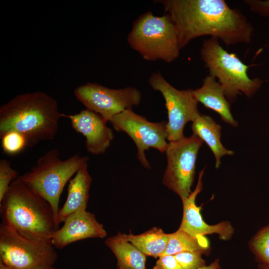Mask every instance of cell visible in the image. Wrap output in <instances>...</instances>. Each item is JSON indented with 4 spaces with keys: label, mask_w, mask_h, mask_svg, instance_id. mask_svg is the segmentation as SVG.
I'll return each instance as SVG.
<instances>
[{
    "label": "cell",
    "mask_w": 269,
    "mask_h": 269,
    "mask_svg": "<svg viewBox=\"0 0 269 269\" xmlns=\"http://www.w3.org/2000/svg\"><path fill=\"white\" fill-rule=\"evenodd\" d=\"M74 94L87 109L100 115L107 122L122 112L137 106L141 99V92L133 87L110 89L89 82L77 87Z\"/></svg>",
    "instance_id": "cell-11"
},
{
    "label": "cell",
    "mask_w": 269,
    "mask_h": 269,
    "mask_svg": "<svg viewBox=\"0 0 269 269\" xmlns=\"http://www.w3.org/2000/svg\"><path fill=\"white\" fill-rule=\"evenodd\" d=\"M205 168L199 174L197 185L194 191L182 201L183 215L179 230H182L191 236L200 238L205 235L216 234L222 240H230L234 233V229L228 221H223L215 225L206 223L200 213V208L196 204L197 195L203 189L202 178Z\"/></svg>",
    "instance_id": "cell-12"
},
{
    "label": "cell",
    "mask_w": 269,
    "mask_h": 269,
    "mask_svg": "<svg viewBox=\"0 0 269 269\" xmlns=\"http://www.w3.org/2000/svg\"><path fill=\"white\" fill-rule=\"evenodd\" d=\"M0 269H12L5 266L1 262H0Z\"/></svg>",
    "instance_id": "cell-29"
},
{
    "label": "cell",
    "mask_w": 269,
    "mask_h": 269,
    "mask_svg": "<svg viewBox=\"0 0 269 269\" xmlns=\"http://www.w3.org/2000/svg\"><path fill=\"white\" fill-rule=\"evenodd\" d=\"M148 82L154 90L161 93L165 100L168 114L167 140L172 141L183 137V130L186 124L189 122H192L200 114L193 89H176L159 71L152 73Z\"/></svg>",
    "instance_id": "cell-9"
},
{
    "label": "cell",
    "mask_w": 269,
    "mask_h": 269,
    "mask_svg": "<svg viewBox=\"0 0 269 269\" xmlns=\"http://www.w3.org/2000/svg\"><path fill=\"white\" fill-rule=\"evenodd\" d=\"M110 122L115 131L126 133L133 140L137 148V158L143 167L151 168L145 150L152 147L165 152L168 144L166 122H151L132 109H127L115 116Z\"/></svg>",
    "instance_id": "cell-10"
},
{
    "label": "cell",
    "mask_w": 269,
    "mask_h": 269,
    "mask_svg": "<svg viewBox=\"0 0 269 269\" xmlns=\"http://www.w3.org/2000/svg\"><path fill=\"white\" fill-rule=\"evenodd\" d=\"M73 129L85 137L87 151L94 155L104 153L114 139L112 129L99 114L86 109L74 115H66Z\"/></svg>",
    "instance_id": "cell-13"
},
{
    "label": "cell",
    "mask_w": 269,
    "mask_h": 269,
    "mask_svg": "<svg viewBox=\"0 0 269 269\" xmlns=\"http://www.w3.org/2000/svg\"><path fill=\"white\" fill-rule=\"evenodd\" d=\"M250 244L251 250L259 264L269 266V224L255 234Z\"/></svg>",
    "instance_id": "cell-21"
},
{
    "label": "cell",
    "mask_w": 269,
    "mask_h": 269,
    "mask_svg": "<svg viewBox=\"0 0 269 269\" xmlns=\"http://www.w3.org/2000/svg\"><path fill=\"white\" fill-rule=\"evenodd\" d=\"M92 178L88 170V163L83 165L69 181L66 200L59 209L57 222H63L70 214L80 209H86Z\"/></svg>",
    "instance_id": "cell-16"
},
{
    "label": "cell",
    "mask_w": 269,
    "mask_h": 269,
    "mask_svg": "<svg viewBox=\"0 0 269 269\" xmlns=\"http://www.w3.org/2000/svg\"><path fill=\"white\" fill-rule=\"evenodd\" d=\"M89 160L88 156L78 153L62 159L59 151L52 149L40 157L30 170L18 176L29 188L50 204L57 227L59 203L63 189L71 177Z\"/></svg>",
    "instance_id": "cell-4"
},
{
    "label": "cell",
    "mask_w": 269,
    "mask_h": 269,
    "mask_svg": "<svg viewBox=\"0 0 269 269\" xmlns=\"http://www.w3.org/2000/svg\"><path fill=\"white\" fill-rule=\"evenodd\" d=\"M0 211L2 222L29 239L51 242L58 229L50 204L18 177L0 201Z\"/></svg>",
    "instance_id": "cell-3"
},
{
    "label": "cell",
    "mask_w": 269,
    "mask_h": 269,
    "mask_svg": "<svg viewBox=\"0 0 269 269\" xmlns=\"http://www.w3.org/2000/svg\"><path fill=\"white\" fill-rule=\"evenodd\" d=\"M18 176V172L12 168L8 160L4 159L0 160V201L7 191L11 183Z\"/></svg>",
    "instance_id": "cell-23"
},
{
    "label": "cell",
    "mask_w": 269,
    "mask_h": 269,
    "mask_svg": "<svg viewBox=\"0 0 269 269\" xmlns=\"http://www.w3.org/2000/svg\"><path fill=\"white\" fill-rule=\"evenodd\" d=\"M105 244L115 255L121 269H146V256L118 234L108 238Z\"/></svg>",
    "instance_id": "cell-18"
},
{
    "label": "cell",
    "mask_w": 269,
    "mask_h": 269,
    "mask_svg": "<svg viewBox=\"0 0 269 269\" xmlns=\"http://www.w3.org/2000/svg\"><path fill=\"white\" fill-rule=\"evenodd\" d=\"M198 269H221L220 260L219 259H217L209 265L207 266L205 265Z\"/></svg>",
    "instance_id": "cell-27"
},
{
    "label": "cell",
    "mask_w": 269,
    "mask_h": 269,
    "mask_svg": "<svg viewBox=\"0 0 269 269\" xmlns=\"http://www.w3.org/2000/svg\"><path fill=\"white\" fill-rule=\"evenodd\" d=\"M51 242L26 238L6 223L0 225V262L12 269H46L58 258Z\"/></svg>",
    "instance_id": "cell-7"
},
{
    "label": "cell",
    "mask_w": 269,
    "mask_h": 269,
    "mask_svg": "<svg viewBox=\"0 0 269 269\" xmlns=\"http://www.w3.org/2000/svg\"><path fill=\"white\" fill-rule=\"evenodd\" d=\"M0 137L3 152L9 155L17 154L27 146L25 138L15 132H8Z\"/></svg>",
    "instance_id": "cell-22"
},
{
    "label": "cell",
    "mask_w": 269,
    "mask_h": 269,
    "mask_svg": "<svg viewBox=\"0 0 269 269\" xmlns=\"http://www.w3.org/2000/svg\"><path fill=\"white\" fill-rule=\"evenodd\" d=\"M259 267L260 269H269V266L263 264H259Z\"/></svg>",
    "instance_id": "cell-28"
},
{
    "label": "cell",
    "mask_w": 269,
    "mask_h": 269,
    "mask_svg": "<svg viewBox=\"0 0 269 269\" xmlns=\"http://www.w3.org/2000/svg\"><path fill=\"white\" fill-rule=\"evenodd\" d=\"M200 55L209 75L218 79L229 102H235L242 94L252 97L264 82L259 77L251 79L248 74L249 66L235 54L225 50L215 37L203 41Z\"/></svg>",
    "instance_id": "cell-6"
},
{
    "label": "cell",
    "mask_w": 269,
    "mask_h": 269,
    "mask_svg": "<svg viewBox=\"0 0 269 269\" xmlns=\"http://www.w3.org/2000/svg\"><path fill=\"white\" fill-rule=\"evenodd\" d=\"M118 234L133 244L146 256L155 258L163 254L168 241V234H166L158 227H153L139 235L121 233H118Z\"/></svg>",
    "instance_id": "cell-19"
},
{
    "label": "cell",
    "mask_w": 269,
    "mask_h": 269,
    "mask_svg": "<svg viewBox=\"0 0 269 269\" xmlns=\"http://www.w3.org/2000/svg\"><path fill=\"white\" fill-rule=\"evenodd\" d=\"M61 228L56 230L51 243L58 249H62L78 241L88 238L103 239L107 232L94 214L80 209L68 216Z\"/></svg>",
    "instance_id": "cell-14"
},
{
    "label": "cell",
    "mask_w": 269,
    "mask_h": 269,
    "mask_svg": "<svg viewBox=\"0 0 269 269\" xmlns=\"http://www.w3.org/2000/svg\"><path fill=\"white\" fill-rule=\"evenodd\" d=\"M120 269L119 268H118V269Z\"/></svg>",
    "instance_id": "cell-31"
},
{
    "label": "cell",
    "mask_w": 269,
    "mask_h": 269,
    "mask_svg": "<svg viewBox=\"0 0 269 269\" xmlns=\"http://www.w3.org/2000/svg\"><path fill=\"white\" fill-rule=\"evenodd\" d=\"M209 244L205 237L197 238L185 232L178 229L176 232L168 234V241L165 251L162 255H175L185 252H198L206 254Z\"/></svg>",
    "instance_id": "cell-20"
},
{
    "label": "cell",
    "mask_w": 269,
    "mask_h": 269,
    "mask_svg": "<svg viewBox=\"0 0 269 269\" xmlns=\"http://www.w3.org/2000/svg\"><path fill=\"white\" fill-rule=\"evenodd\" d=\"M203 254L198 252H185L174 255L182 269H198L205 266Z\"/></svg>",
    "instance_id": "cell-24"
},
{
    "label": "cell",
    "mask_w": 269,
    "mask_h": 269,
    "mask_svg": "<svg viewBox=\"0 0 269 269\" xmlns=\"http://www.w3.org/2000/svg\"><path fill=\"white\" fill-rule=\"evenodd\" d=\"M153 269H182L174 255H163L158 258Z\"/></svg>",
    "instance_id": "cell-26"
},
{
    "label": "cell",
    "mask_w": 269,
    "mask_h": 269,
    "mask_svg": "<svg viewBox=\"0 0 269 269\" xmlns=\"http://www.w3.org/2000/svg\"><path fill=\"white\" fill-rule=\"evenodd\" d=\"M63 115L57 101L46 93L17 95L0 107V137L15 132L25 138L27 146H33L54 138Z\"/></svg>",
    "instance_id": "cell-2"
},
{
    "label": "cell",
    "mask_w": 269,
    "mask_h": 269,
    "mask_svg": "<svg viewBox=\"0 0 269 269\" xmlns=\"http://www.w3.org/2000/svg\"><path fill=\"white\" fill-rule=\"evenodd\" d=\"M128 42L145 60L171 63L180 54L176 30L170 16L148 11L133 22Z\"/></svg>",
    "instance_id": "cell-5"
},
{
    "label": "cell",
    "mask_w": 269,
    "mask_h": 269,
    "mask_svg": "<svg viewBox=\"0 0 269 269\" xmlns=\"http://www.w3.org/2000/svg\"><path fill=\"white\" fill-rule=\"evenodd\" d=\"M203 143L202 140L194 134L168 142L165 151L167 166L162 183L178 195L182 201L192 192L198 153Z\"/></svg>",
    "instance_id": "cell-8"
},
{
    "label": "cell",
    "mask_w": 269,
    "mask_h": 269,
    "mask_svg": "<svg viewBox=\"0 0 269 269\" xmlns=\"http://www.w3.org/2000/svg\"><path fill=\"white\" fill-rule=\"evenodd\" d=\"M193 93L198 102L218 113L223 122L233 127L238 126V123L231 112L230 103L216 78L210 75L207 76L203 79L202 86L193 90Z\"/></svg>",
    "instance_id": "cell-15"
},
{
    "label": "cell",
    "mask_w": 269,
    "mask_h": 269,
    "mask_svg": "<svg viewBox=\"0 0 269 269\" xmlns=\"http://www.w3.org/2000/svg\"><path fill=\"white\" fill-rule=\"evenodd\" d=\"M193 134L205 142L212 151L215 158V168L221 164V158L224 155H233L234 152L226 149L221 141V126L211 117L200 114L192 122Z\"/></svg>",
    "instance_id": "cell-17"
},
{
    "label": "cell",
    "mask_w": 269,
    "mask_h": 269,
    "mask_svg": "<svg viewBox=\"0 0 269 269\" xmlns=\"http://www.w3.org/2000/svg\"><path fill=\"white\" fill-rule=\"evenodd\" d=\"M174 23L180 49L205 35L220 39L227 46L251 42L252 24L239 9L224 0H157Z\"/></svg>",
    "instance_id": "cell-1"
},
{
    "label": "cell",
    "mask_w": 269,
    "mask_h": 269,
    "mask_svg": "<svg viewBox=\"0 0 269 269\" xmlns=\"http://www.w3.org/2000/svg\"><path fill=\"white\" fill-rule=\"evenodd\" d=\"M46 269H55L53 267Z\"/></svg>",
    "instance_id": "cell-30"
},
{
    "label": "cell",
    "mask_w": 269,
    "mask_h": 269,
    "mask_svg": "<svg viewBox=\"0 0 269 269\" xmlns=\"http://www.w3.org/2000/svg\"><path fill=\"white\" fill-rule=\"evenodd\" d=\"M250 10L263 17L269 16V0H245Z\"/></svg>",
    "instance_id": "cell-25"
}]
</instances>
